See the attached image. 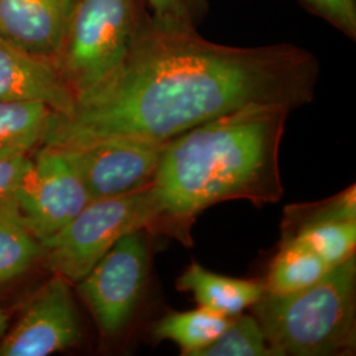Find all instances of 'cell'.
<instances>
[{"label": "cell", "instance_id": "1", "mask_svg": "<svg viewBox=\"0 0 356 356\" xmlns=\"http://www.w3.org/2000/svg\"><path fill=\"white\" fill-rule=\"evenodd\" d=\"M318 79V60L297 45L229 47L152 19L122 64L79 95L72 113H53L42 145L166 143L243 108H300L313 101Z\"/></svg>", "mask_w": 356, "mask_h": 356}, {"label": "cell", "instance_id": "7", "mask_svg": "<svg viewBox=\"0 0 356 356\" xmlns=\"http://www.w3.org/2000/svg\"><path fill=\"white\" fill-rule=\"evenodd\" d=\"M74 161L64 148L41 145L31 157L20 191L24 226L40 242L57 235L91 202Z\"/></svg>", "mask_w": 356, "mask_h": 356}, {"label": "cell", "instance_id": "13", "mask_svg": "<svg viewBox=\"0 0 356 356\" xmlns=\"http://www.w3.org/2000/svg\"><path fill=\"white\" fill-rule=\"evenodd\" d=\"M177 289L193 294L200 307L232 318L261 298L264 282L222 276L193 261L178 277Z\"/></svg>", "mask_w": 356, "mask_h": 356}, {"label": "cell", "instance_id": "2", "mask_svg": "<svg viewBox=\"0 0 356 356\" xmlns=\"http://www.w3.org/2000/svg\"><path fill=\"white\" fill-rule=\"evenodd\" d=\"M289 114L285 107H248L168 141L148 188L147 231L191 247V227L206 209L235 200L277 204L284 195L279 156Z\"/></svg>", "mask_w": 356, "mask_h": 356}, {"label": "cell", "instance_id": "22", "mask_svg": "<svg viewBox=\"0 0 356 356\" xmlns=\"http://www.w3.org/2000/svg\"><path fill=\"white\" fill-rule=\"evenodd\" d=\"M8 314L6 310L0 306V339L4 337V334L8 330Z\"/></svg>", "mask_w": 356, "mask_h": 356}, {"label": "cell", "instance_id": "19", "mask_svg": "<svg viewBox=\"0 0 356 356\" xmlns=\"http://www.w3.org/2000/svg\"><path fill=\"white\" fill-rule=\"evenodd\" d=\"M29 163L31 156L0 159V223L24 226L20 211V191Z\"/></svg>", "mask_w": 356, "mask_h": 356}, {"label": "cell", "instance_id": "6", "mask_svg": "<svg viewBox=\"0 0 356 356\" xmlns=\"http://www.w3.org/2000/svg\"><path fill=\"white\" fill-rule=\"evenodd\" d=\"M148 260L143 231H132L76 282V291L104 337L118 335L132 318L145 286Z\"/></svg>", "mask_w": 356, "mask_h": 356}, {"label": "cell", "instance_id": "8", "mask_svg": "<svg viewBox=\"0 0 356 356\" xmlns=\"http://www.w3.org/2000/svg\"><path fill=\"white\" fill-rule=\"evenodd\" d=\"M166 143L110 139L64 149L78 168L91 200H102L149 188Z\"/></svg>", "mask_w": 356, "mask_h": 356}, {"label": "cell", "instance_id": "15", "mask_svg": "<svg viewBox=\"0 0 356 356\" xmlns=\"http://www.w3.org/2000/svg\"><path fill=\"white\" fill-rule=\"evenodd\" d=\"M331 267L304 243L281 241L264 281L266 292L288 294L298 292L321 280Z\"/></svg>", "mask_w": 356, "mask_h": 356}, {"label": "cell", "instance_id": "12", "mask_svg": "<svg viewBox=\"0 0 356 356\" xmlns=\"http://www.w3.org/2000/svg\"><path fill=\"white\" fill-rule=\"evenodd\" d=\"M76 0H0V38L53 60L64 41Z\"/></svg>", "mask_w": 356, "mask_h": 356}, {"label": "cell", "instance_id": "5", "mask_svg": "<svg viewBox=\"0 0 356 356\" xmlns=\"http://www.w3.org/2000/svg\"><path fill=\"white\" fill-rule=\"evenodd\" d=\"M148 188L120 197L92 200L47 242L44 260L53 275L76 284L122 236L147 231Z\"/></svg>", "mask_w": 356, "mask_h": 356}, {"label": "cell", "instance_id": "18", "mask_svg": "<svg viewBox=\"0 0 356 356\" xmlns=\"http://www.w3.org/2000/svg\"><path fill=\"white\" fill-rule=\"evenodd\" d=\"M197 356H275L257 319L252 314L232 317L213 343Z\"/></svg>", "mask_w": 356, "mask_h": 356}, {"label": "cell", "instance_id": "20", "mask_svg": "<svg viewBox=\"0 0 356 356\" xmlns=\"http://www.w3.org/2000/svg\"><path fill=\"white\" fill-rule=\"evenodd\" d=\"M153 22L176 29L197 31L204 22L209 0H147Z\"/></svg>", "mask_w": 356, "mask_h": 356}, {"label": "cell", "instance_id": "9", "mask_svg": "<svg viewBox=\"0 0 356 356\" xmlns=\"http://www.w3.org/2000/svg\"><path fill=\"white\" fill-rule=\"evenodd\" d=\"M82 338L70 282L54 275L1 338L0 356H48Z\"/></svg>", "mask_w": 356, "mask_h": 356}, {"label": "cell", "instance_id": "3", "mask_svg": "<svg viewBox=\"0 0 356 356\" xmlns=\"http://www.w3.org/2000/svg\"><path fill=\"white\" fill-rule=\"evenodd\" d=\"M251 309L275 356L354 354L355 254L305 289L288 294L264 292Z\"/></svg>", "mask_w": 356, "mask_h": 356}, {"label": "cell", "instance_id": "17", "mask_svg": "<svg viewBox=\"0 0 356 356\" xmlns=\"http://www.w3.org/2000/svg\"><path fill=\"white\" fill-rule=\"evenodd\" d=\"M44 254L45 245L29 229L0 223V285L23 276Z\"/></svg>", "mask_w": 356, "mask_h": 356}, {"label": "cell", "instance_id": "4", "mask_svg": "<svg viewBox=\"0 0 356 356\" xmlns=\"http://www.w3.org/2000/svg\"><path fill=\"white\" fill-rule=\"evenodd\" d=\"M151 22L147 0H76L54 58L76 99L122 64Z\"/></svg>", "mask_w": 356, "mask_h": 356}, {"label": "cell", "instance_id": "14", "mask_svg": "<svg viewBox=\"0 0 356 356\" xmlns=\"http://www.w3.org/2000/svg\"><path fill=\"white\" fill-rule=\"evenodd\" d=\"M53 110L41 102H0V159L29 156L42 145Z\"/></svg>", "mask_w": 356, "mask_h": 356}, {"label": "cell", "instance_id": "10", "mask_svg": "<svg viewBox=\"0 0 356 356\" xmlns=\"http://www.w3.org/2000/svg\"><path fill=\"white\" fill-rule=\"evenodd\" d=\"M281 241L304 243L329 267L355 254V185L321 202L289 204L284 210Z\"/></svg>", "mask_w": 356, "mask_h": 356}, {"label": "cell", "instance_id": "21", "mask_svg": "<svg viewBox=\"0 0 356 356\" xmlns=\"http://www.w3.org/2000/svg\"><path fill=\"white\" fill-rule=\"evenodd\" d=\"M306 10L342 32L356 38V0H298Z\"/></svg>", "mask_w": 356, "mask_h": 356}, {"label": "cell", "instance_id": "11", "mask_svg": "<svg viewBox=\"0 0 356 356\" xmlns=\"http://www.w3.org/2000/svg\"><path fill=\"white\" fill-rule=\"evenodd\" d=\"M0 102H41L56 114L67 115L76 104L53 60L23 51L0 38Z\"/></svg>", "mask_w": 356, "mask_h": 356}, {"label": "cell", "instance_id": "16", "mask_svg": "<svg viewBox=\"0 0 356 356\" xmlns=\"http://www.w3.org/2000/svg\"><path fill=\"white\" fill-rule=\"evenodd\" d=\"M229 321V317L204 307L191 312H170L154 325L153 337L157 341L175 342L182 355L197 356L216 341Z\"/></svg>", "mask_w": 356, "mask_h": 356}]
</instances>
